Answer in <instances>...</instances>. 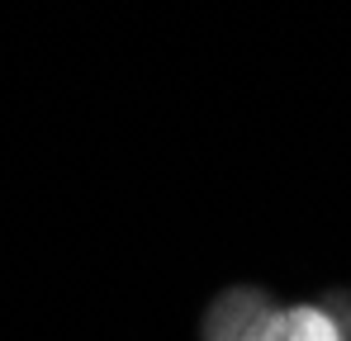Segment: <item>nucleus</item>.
<instances>
[{
  "mask_svg": "<svg viewBox=\"0 0 351 341\" xmlns=\"http://www.w3.org/2000/svg\"><path fill=\"white\" fill-rule=\"evenodd\" d=\"M280 299H271L266 289L256 284H233L223 289L209 308H204V323H199V337L204 341H261L271 313H276Z\"/></svg>",
  "mask_w": 351,
  "mask_h": 341,
  "instance_id": "f257e3e1",
  "label": "nucleus"
},
{
  "mask_svg": "<svg viewBox=\"0 0 351 341\" xmlns=\"http://www.w3.org/2000/svg\"><path fill=\"white\" fill-rule=\"evenodd\" d=\"M261 341H351V327L337 303L294 299V303H276Z\"/></svg>",
  "mask_w": 351,
  "mask_h": 341,
  "instance_id": "f03ea898",
  "label": "nucleus"
}]
</instances>
